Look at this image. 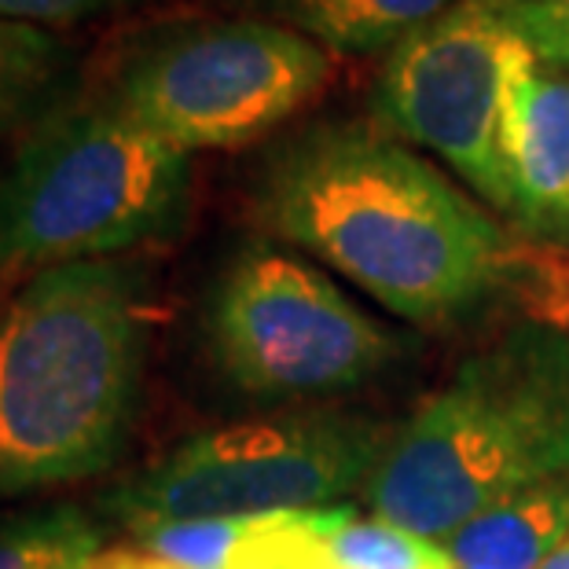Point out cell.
<instances>
[{
	"label": "cell",
	"instance_id": "cell-1",
	"mask_svg": "<svg viewBox=\"0 0 569 569\" xmlns=\"http://www.w3.org/2000/svg\"><path fill=\"white\" fill-rule=\"evenodd\" d=\"M253 213L416 327L459 323L496 295L511 298L526 247L438 166L368 126H317L280 143Z\"/></svg>",
	"mask_w": 569,
	"mask_h": 569
},
{
	"label": "cell",
	"instance_id": "cell-2",
	"mask_svg": "<svg viewBox=\"0 0 569 569\" xmlns=\"http://www.w3.org/2000/svg\"><path fill=\"white\" fill-rule=\"evenodd\" d=\"M148 357V269L56 264L0 298V500L107 470Z\"/></svg>",
	"mask_w": 569,
	"mask_h": 569
},
{
	"label": "cell",
	"instance_id": "cell-3",
	"mask_svg": "<svg viewBox=\"0 0 569 569\" xmlns=\"http://www.w3.org/2000/svg\"><path fill=\"white\" fill-rule=\"evenodd\" d=\"M569 470V335L518 323L470 353L390 433L368 481L375 518L448 540L503 496Z\"/></svg>",
	"mask_w": 569,
	"mask_h": 569
},
{
	"label": "cell",
	"instance_id": "cell-4",
	"mask_svg": "<svg viewBox=\"0 0 569 569\" xmlns=\"http://www.w3.org/2000/svg\"><path fill=\"white\" fill-rule=\"evenodd\" d=\"M191 162L103 96L56 103L0 180V283L56 264L122 258L184 232Z\"/></svg>",
	"mask_w": 569,
	"mask_h": 569
},
{
	"label": "cell",
	"instance_id": "cell-5",
	"mask_svg": "<svg viewBox=\"0 0 569 569\" xmlns=\"http://www.w3.org/2000/svg\"><path fill=\"white\" fill-rule=\"evenodd\" d=\"M331 81V52L258 16L191 19L148 33L100 92L177 151H232L269 137Z\"/></svg>",
	"mask_w": 569,
	"mask_h": 569
},
{
	"label": "cell",
	"instance_id": "cell-6",
	"mask_svg": "<svg viewBox=\"0 0 569 569\" xmlns=\"http://www.w3.org/2000/svg\"><path fill=\"white\" fill-rule=\"evenodd\" d=\"M390 433L368 416L327 408L206 430L107 496V511L129 532L327 511L368 489Z\"/></svg>",
	"mask_w": 569,
	"mask_h": 569
},
{
	"label": "cell",
	"instance_id": "cell-7",
	"mask_svg": "<svg viewBox=\"0 0 569 569\" xmlns=\"http://www.w3.org/2000/svg\"><path fill=\"white\" fill-rule=\"evenodd\" d=\"M213 365L253 401H323L393 365L401 342L295 253H236L206 306Z\"/></svg>",
	"mask_w": 569,
	"mask_h": 569
},
{
	"label": "cell",
	"instance_id": "cell-8",
	"mask_svg": "<svg viewBox=\"0 0 569 569\" xmlns=\"http://www.w3.org/2000/svg\"><path fill=\"white\" fill-rule=\"evenodd\" d=\"M515 33L489 0H459L386 52L371 92L382 132L427 148L496 210H511L500 122Z\"/></svg>",
	"mask_w": 569,
	"mask_h": 569
},
{
	"label": "cell",
	"instance_id": "cell-9",
	"mask_svg": "<svg viewBox=\"0 0 569 569\" xmlns=\"http://www.w3.org/2000/svg\"><path fill=\"white\" fill-rule=\"evenodd\" d=\"M500 162L507 213L540 243L569 247V74L518 38L507 59Z\"/></svg>",
	"mask_w": 569,
	"mask_h": 569
},
{
	"label": "cell",
	"instance_id": "cell-10",
	"mask_svg": "<svg viewBox=\"0 0 569 569\" xmlns=\"http://www.w3.org/2000/svg\"><path fill=\"white\" fill-rule=\"evenodd\" d=\"M569 532V470L503 496L445 540L459 569H540Z\"/></svg>",
	"mask_w": 569,
	"mask_h": 569
},
{
	"label": "cell",
	"instance_id": "cell-11",
	"mask_svg": "<svg viewBox=\"0 0 569 569\" xmlns=\"http://www.w3.org/2000/svg\"><path fill=\"white\" fill-rule=\"evenodd\" d=\"M250 16L306 33L327 52H390L422 22L438 19L459 0H232Z\"/></svg>",
	"mask_w": 569,
	"mask_h": 569
},
{
	"label": "cell",
	"instance_id": "cell-12",
	"mask_svg": "<svg viewBox=\"0 0 569 569\" xmlns=\"http://www.w3.org/2000/svg\"><path fill=\"white\" fill-rule=\"evenodd\" d=\"M70 48L30 22L0 19V140L33 129L67 100Z\"/></svg>",
	"mask_w": 569,
	"mask_h": 569
},
{
	"label": "cell",
	"instance_id": "cell-13",
	"mask_svg": "<svg viewBox=\"0 0 569 569\" xmlns=\"http://www.w3.org/2000/svg\"><path fill=\"white\" fill-rule=\"evenodd\" d=\"M312 526L327 569H459L445 548L375 515L353 518L349 503L312 511Z\"/></svg>",
	"mask_w": 569,
	"mask_h": 569
},
{
	"label": "cell",
	"instance_id": "cell-14",
	"mask_svg": "<svg viewBox=\"0 0 569 569\" xmlns=\"http://www.w3.org/2000/svg\"><path fill=\"white\" fill-rule=\"evenodd\" d=\"M100 555V529L78 507L0 522V569H84Z\"/></svg>",
	"mask_w": 569,
	"mask_h": 569
},
{
	"label": "cell",
	"instance_id": "cell-15",
	"mask_svg": "<svg viewBox=\"0 0 569 569\" xmlns=\"http://www.w3.org/2000/svg\"><path fill=\"white\" fill-rule=\"evenodd\" d=\"M492 8L532 56L569 74V0H500Z\"/></svg>",
	"mask_w": 569,
	"mask_h": 569
},
{
	"label": "cell",
	"instance_id": "cell-16",
	"mask_svg": "<svg viewBox=\"0 0 569 569\" xmlns=\"http://www.w3.org/2000/svg\"><path fill=\"white\" fill-rule=\"evenodd\" d=\"M129 0H0V19L30 22V27H70V22L96 19Z\"/></svg>",
	"mask_w": 569,
	"mask_h": 569
},
{
	"label": "cell",
	"instance_id": "cell-17",
	"mask_svg": "<svg viewBox=\"0 0 569 569\" xmlns=\"http://www.w3.org/2000/svg\"><path fill=\"white\" fill-rule=\"evenodd\" d=\"M540 569H569V532L559 540V548H555L548 559H543Z\"/></svg>",
	"mask_w": 569,
	"mask_h": 569
},
{
	"label": "cell",
	"instance_id": "cell-18",
	"mask_svg": "<svg viewBox=\"0 0 569 569\" xmlns=\"http://www.w3.org/2000/svg\"><path fill=\"white\" fill-rule=\"evenodd\" d=\"M489 4H500V0H489Z\"/></svg>",
	"mask_w": 569,
	"mask_h": 569
}]
</instances>
